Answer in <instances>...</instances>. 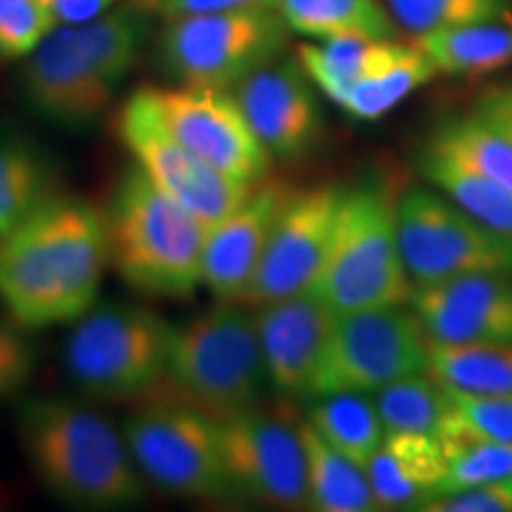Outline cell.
<instances>
[{"instance_id":"obj_1","label":"cell","mask_w":512,"mask_h":512,"mask_svg":"<svg viewBox=\"0 0 512 512\" xmlns=\"http://www.w3.org/2000/svg\"><path fill=\"white\" fill-rule=\"evenodd\" d=\"M107 266L105 214L60 192L0 238V304L29 332L76 323L95 306Z\"/></svg>"},{"instance_id":"obj_2","label":"cell","mask_w":512,"mask_h":512,"mask_svg":"<svg viewBox=\"0 0 512 512\" xmlns=\"http://www.w3.org/2000/svg\"><path fill=\"white\" fill-rule=\"evenodd\" d=\"M17 432L36 477L60 501L91 510L143 501L140 475L124 430L69 396H38L19 406Z\"/></svg>"},{"instance_id":"obj_3","label":"cell","mask_w":512,"mask_h":512,"mask_svg":"<svg viewBox=\"0 0 512 512\" xmlns=\"http://www.w3.org/2000/svg\"><path fill=\"white\" fill-rule=\"evenodd\" d=\"M145 38L147 17L140 5L55 27L22 69L29 110L67 131L93 126L136 64Z\"/></svg>"},{"instance_id":"obj_4","label":"cell","mask_w":512,"mask_h":512,"mask_svg":"<svg viewBox=\"0 0 512 512\" xmlns=\"http://www.w3.org/2000/svg\"><path fill=\"white\" fill-rule=\"evenodd\" d=\"M107 219L110 266L133 290L188 297L202 285L207 223L164 195L138 166L114 190Z\"/></svg>"},{"instance_id":"obj_5","label":"cell","mask_w":512,"mask_h":512,"mask_svg":"<svg viewBox=\"0 0 512 512\" xmlns=\"http://www.w3.org/2000/svg\"><path fill=\"white\" fill-rule=\"evenodd\" d=\"M399 197L384 181L344 188L337 223L311 292L335 313L408 304L413 283L399 252Z\"/></svg>"},{"instance_id":"obj_6","label":"cell","mask_w":512,"mask_h":512,"mask_svg":"<svg viewBox=\"0 0 512 512\" xmlns=\"http://www.w3.org/2000/svg\"><path fill=\"white\" fill-rule=\"evenodd\" d=\"M164 382L178 399L216 420L259 406L271 382L252 306L219 302L174 325Z\"/></svg>"},{"instance_id":"obj_7","label":"cell","mask_w":512,"mask_h":512,"mask_svg":"<svg viewBox=\"0 0 512 512\" xmlns=\"http://www.w3.org/2000/svg\"><path fill=\"white\" fill-rule=\"evenodd\" d=\"M174 325L133 304L83 313L64 344V368L81 394L128 401L164 382Z\"/></svg>"},{"instance_id":"obj_8","label":"cell","mask_w":512,"mask_h":512,"mask_svg":"<svg viewBox=\"0 0 512 512\" xmlns=\"http://www.w3.org/2000/svg\"><path fill=\"white\" fill-rule=\"evenodd\" d=\"M290 27L278 8H240L169 19L159 64L181 86L228 91L283 55Z\"/></svg>"},{"instance_id":"obj_9","label":"cell","mask_w":512,"mask_h":512,"mask_svg":"<svg viewBox=\"0 0 512 512\" xmlns=\"http://www.w3.org/2000/svg\"><path fill=\"white\" fill-rule=\"evenodd\" d=\"M140 475L181 498L223 501L235 496L223 465L216 418L181 399L152 401L124 422Z\"/></svg>"},{"instance_id":"obj_10","label":"cell","mask_w":512,"mask_h":512,"mask_svg":"<svg viewBox=\"0 0 512 512\" xmlns=\"http://www.w3.org/2000/svg\"><path fill=\"white\" fill-rule=\"evenodd\" d=\"M396 216L413 287L472 273H512V240L482 226L437 188L403 192Z\"/></svg>"},{"instance_id":"obj_11","label":"cell","mask_w":512,"mask_h":512,"mask_svg":"<svg viewBox=\"0 0 512 512\" xmlns=\"http://www.w3.org/2000/svg\"><path fill=\"white\" fill-rule=\"evenodd\" d=\"M427 344L430 337L418 313L406 304L335 313L313 396L375 394L401 377L422 373L427 370Z\"/></svg>"},{"instance_id":"obj_12","label":"cell","mask_w":512,"mask_h":512,"mask_svg":"<svg viewBox=\"0 0 512 512\" xmlns=\"http://www.w3.org/2000/svg\"><path fill=\"white\" fill-rule=\"evenodd\" d=\"M119 136L138 169L207 226L238 207L256 185L223 176L178 143L159 119L150 88L128 98L119 117Z\"/></svg>"},{"instance_id":"obj_13","label":"cell","mask_w":512,"mask_h":512,"mask_svg":"<svg viewBox=\"0 0 512 512\" xmlns=\"http://www.w3.org/2000/svg\"><path fill=\"white\" fill-rule=\"evenodd\" d=\"M216 427L235 496L285 510L309 508L306 451L297 422L273 418L256 406L216 420Z\"/></svg>"},{"instance_id":"obj_14","label":"cell","mask_w":512,"mask_h":512,"mask_svg":"<svg viewBox=\"0 0 512 512\" xmlns=\"http://www.w3.org/2000/svg\"><path fill=\"white\" fill-rule=\"evenodd\" d=\"M159 119L178 143L211 169L240 183H259L271 155L242 114L235 95L219 88H150Z\"/></svg>"},{"instance_id":"obj_15","label":"cell","mask_w":512,"mask_h":512,"mask_svg":"<svg viewBox=\"0 0 512 512\" xmlns=\"http://www.w3.org/2000/svg\"><path fill=\"white\" fill-rule=\"evenodd\" d=\"M342 192L339 185H313L292 192L242 304L264 306L311 290L328 254Z\"/></svg>"},{"instance_id":"obj_16","label":"cell","mask_w":512,"mask_h":512,"mask_svg":"<svg viewBox=\"0 0 512 512\" xmlns=\"http://www.w3.org/2000/svg\"><path fill=\"white\" fill-rule=\"evenodd\" d=\"M233 95L271 157L299 159L318 145L323 121L313 81L299 60L275 57L245 76Z\"/></svg>"},{"instance_id":"obj_17","label":"cell","mask_w":512,"mask_h":512,"mask_svg":"<svg viewBox=\"0 0 512 512\" xmlns=\"http://www.w3.org/2000/svg\"><path fill=\"white\" fill-rule=\"evenodd\" d=\"M408 304L432 342L512 344V273H472L418 285Z\"/></svg>"},{"instance_id":"obj_18","label":"cell","mask_w":512,"mask_h":512,"mask_svg":"<svg viewBox=\"0 0 512 512\" xmlns=\"http://www.w3.org/2000/svg\"><path fill=\"white\" fill-rule=\"evenodd\" d=\"M252 309L271 387L292 399H311L335 311L311 290Z\"/></svg>"},{"instance_id":"obj_19","label":"cell","mask_w":512,"mask_h":512,"mask_svg":"<svg viewBox=\"0 0 512 512\" xmlns=\"http://www.w3.org/2000/svg\"><path fill=\"white\" fill-rule=\"evenodd\" d=\"M292 192L283 183L259 181L238 207L207 228L202 285H207L219 302H242Z\"/></svg>"},{"instance_id":"obj_20","label":"cell","mask_w":512,"mask_h":512,"mask_svg":"<svg viewBox=\"0 0 512 512\" xmlns=\"http://www.w3.org/2000/svg\"><path fill=\"white\" fill-rule=\"evenodd\" d=\"M448 467L437 434H387L366 463L368 482L380 510H420L441 491Z\"/></svg>"},{"instance_id":"obj_21","label":"cell","mask_w":512,"mask_h":512,"mask_svg":"<svg viewBox=\"0 0 512 512\" xmlns=\"http://www.w3.org/2000/svg\"><path fill=\"white\" fill-rule=\"evenodd\" d=\"M60 166L36 140L0 128V238L60 195Z\"/></svg>"},{"instance_id":"obj_22","label":"cell","mask_w":512,"mask_h":512,"mask_svg":"<svg viewBox=\"0 0 512 512\" xmlns=\"http://www.w3.org/2000/svg\"><path fill=\"white\" fill-rule=\"evenodd\" d=\"M411 48L394 38L342 36L325 38L320 43H304L297 50V60L309 74L313 86H318L337 105L351 83L392 67Z\"/></svg>"},{"instance_id":"obj_23","label":"cell","mask_w":512,"mask_h":512,"mask_svg":"<svg viewBox=\"0 0 512 512\" xmlns=\"http://www.w3.org/2000/svg\"><path fill=\"white\" fill-rule=\"evenodd\" d=\"M420 171L432 188L446 195L453 204L467 211L472 219L494 233L512 240V192L505 190L465 164L463 159L441 147L437 140H427L420 155Z\"/></svg>"},{"instance_id":"obj_24","label":"cell","mask_w":512,"mask_h":512,"mask_svg":"<svg viewBox=\"0 0 512 512\" xmlns=\"http://www.w3.org/2000/svg\"><path fill=\"white\" fill-rule=\"evenodd\" d=\"M437 74L484 76L512 64V15L415 36Z\"/></svg>"},{"instance_id":"obj_25","label":"cell","mask_w":512,"mask_h":512,"mask_svg":"<svg viewBox=\"0 0 512 512\" xmlns=\"http://www.w3.org/2000/svg\"><path fill=\"white\" fill-rule=\"evenodd\" d=\"M306 451L309 508L320 512H377L366 467L337 451L309 422H297Z\"/></svg>"},{"instance_id":"obj_26","label":"cell","mask_w":512,"mask_h":512,"mask_svg":"<svg viewBox=\"0 0 512 512\" xmlns=\"http://www.w3.org/2000/svg\"><path fill=\"white\" fill-rule=\"evenodd\" d=\"M427 373L470 396L512 394V344H427Z\"/></svg>"},{"instance_id":"obj_27","label":"cell","mask_w":512,"mask_h":512,"mask_svg":"<svg viewBox=\"0 0 512 512\" xmlns=\"http://www.w3.org/2000/svg\"><path fill=\"white\" fill-rule=\"evenodd\" d=\"M306 422L351 460L366 467L373 453L382 446L384 425L370 394L330 392L311 399Z\"/></svg>"},{"instance_id":"obj_28","label":"cell","mask_w":512,"mask_h":512,"mask_svg":"<svg viewBox=\"0 0 512 512\" xmlns=\"http://www.w3.org/2000/svg\"><path fill=\"white\" fill-rule=\"evenodd\" d=\"M290 31L318 38H392L394 19L382 0H278Z\"/></svg>"},{"instance_id":"obj_29","label":"cell","mask_w":512,"mask_h":512,"mask_svg":"<svg viewBox=\"0 0 512 512\" xmlns=\"http://www.w3.org/2000/svg\"><path fill=\"white\" fill-rule=\"evenodd\" d=\"M370 396H373L387 434L411 432L439 437L448 411H451L448 389L434 380L427 370L401 377Z\"/></svg>"},{"instance_id":"obj_30","label":"cell","mask_w":512,"mask_h":512,"mask_svg":"<svg viewBox=\"0 0 512 512\" xmlns=\"http://www.w3.org/2000/svg\"><path fill=\"white\" fill-rule=\"evenodd\" d=\"M434 76H437L434 64L420 48L413 46L392 67L351 83L347 93L339 98L337 107H342L349 117L358 121H375L392 112L399 102L432 81Z\"/></svg>"},{"instance_id":"obj_31","label":"cell","mask_w":512,"mask_h":512,"mask_svg":"<svg viewBox=\"0 0 512 512\" xmlns=\"http://www.w3.org/2000/svg\"><path fill=\"white\" fill-rule=\"evenodd\" d=\"M432 140L512 192V143L475 112L446 121L434 131Z\"/></svg>"},{"instance_id":"obj_32","label":"cell","mask_w":512,"mask_h":512,"mask_svg":"<svg viewBox=\"0 0 512 512\" xmlns=\"http://www.w3.org/2000/svg\"><path fill=\"white\" fill-rule=\"evenodd\" d=\"M394 24L413 36L512 15V0H382Z\"/></svg>"},{"instance_id":"obj_33","label":"cell","mask_w":512,"mask_h":512,"mask_svg":"<svg viewBox=\"0 0 512 512\" xmlns=\"http://www.w3.org/2000/svg\"><path fill=\"white\" fill-rule=\"evenodd\" d=\"M448 396L451 411L439 434L446 453L475 439L512 444V394L470 396L448 389Z\"/></svg>"},{"instance_id":"obj_34","label":"cell","mask_w":512,"mask_h":512,"mask_svg":"<svg viewBox=\"0 0 512 512\" xmlns=\"http://www.w3.org/2000/svg\"><path fill=\"white\" fill-rule=\"evenodd\" d=\"M508 479H512V444L482 439L465 441L448 451L446 477L439 494L463 486L508 482Z\"/></svg>"},{"instance_id":"obj_35","label":"cell","mask_w":512,"mask_h":512,"mask_svg":"<svg viewBox=\"0 0 512 512\" xmlns=\"http://www.w3.org/2000/svg\"><path fill=\"white\" fill-rule=\"evenodd\" d=\"M55 27L53 12L41 0H0V55L29 57Z\"/></svg>"},{"instance_id":"obj_36","label":"cell","mask_w":512,"mask_h":512,"mask_svg":"<svg viewBox=\"0 0 512 512\" xmlns=\"http://www.w3.org/2000/svg\"><path fill=\"white\" fill-rule=\"evenodd\" d=\"M36 370V349L29 330L0 313V403L17 399L29 387Z\"/></svg>"},{"instance_id":"obj_37","label":"cell","mask_w":512,"mask_h":512,"mask_svg":"<svg viewBox=\"0 0 512 512\" xmlns=\"http://www.w3.org/2000/svg\"><path fill=\"white\" fill-rule=\"evenodd\" d=\"M420 512H512V479L444 491L420 505Z\"/></svg>"},{"instance_id":"obj_38","label":"cell","mask_w":512,"mask_h":512,"mask_svg":"<svg viewBox=\"0 0 512 512\" xmlns=\"http://www.w3.org/2000/svg\"><path fill=\"white\" fill-rule=\"evenodd\" d=\"M145 12H159L162 17H195L209 12H226L240 8H278V0H138Z\"/></svg>"},{"instance_id":"obj_39","label":"cell","mask_w":512,"mask_h":512,"mask_svg":"<svg viewBox=\"0 0 512 512\" xmlns=\"http://www.w3.org/2000/svg\"><path fill=\"white\" fill-rule=\"evenodd\" d=\"M475 114L512 143V83L486 91L477 102Z\"/></svg>"},{"instance_id":"obj_40","label":"cell","mask_w":512,"mask_h":512,"mask_svg":"<svg viewBox=\"0 0 512 512\" xmlns=\"http://www.w3.org/2000/svg\"><path fill=\"white\" fill-rule=\"evenodd\" d=\"M114 0H50L48 8L57 24H86L98 19Z\"/></svg>"},{"instance_id":"obj_41","label":"cell","mask_w":512,"mask_h":512,"mask_svg":"<svg viewBox=\"0 0 512 512\" xmlns=\"http://www.w3.org/2000/svg\"><path fill=\"white\" fill-rule=\"evenodd\" d=\"M41 3H46V5H48V3H50V0H41Z\"/></svg>"}]
</instances>
